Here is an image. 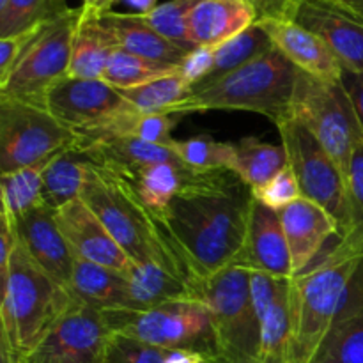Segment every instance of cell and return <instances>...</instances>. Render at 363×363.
<instances>
[{"label": "cell", "instance_id": "6da1fadb", "mask_svg": "<svg viewBox=\"0 0 363 363\" xmlns=\"http://www.w3.org/2000/svg\"><path fill=\"white\" fill-rule=\"evenodd\" d=\"M252 190L234 172H195L160 223L195 280L230 266L243 247Z\"/></svg>", "mask_w": 363, "mask_h": 363}, {"label": "cell", "instance_id": "7a4b0ae2", "mask_svg": "<svg viewBox=\"0 0 363 363\" xmlns=\"http://www.w3.org/2000/svg\"><path fill=\"white\" fill-rule=\"evenodd\" d=\"M80 199L131 261L138 264L156 262L184 279L195 280L158 216L145 206L130 179L91 162L85 170Z\"/></svg>", "mask_w": 363, "mask_h": 363}, {"label": "cell", "instance_id": "3957f363", "mask_svg": "<svg viewBox=\"0 0 363 363\" xmlns=\"http://www.w3.org/2000/svg\"><path fill=\"white\" fill-rule=\"evenodd\" d=\"M0 357L25 363L69 311L74 298L32 261L20 241L9 269L0 277Z\"/></svg>", "mask_w": 363, "mask_h": 363}, {"label": "cell", "instance_id": "277c9868", "mask_svg": "<svg viewBox=\"0 0 363 363\" xmlns=\"http://www.w3.org/2000/svg\"><path fill=\"white\" fill-rule=\"evenodd\" d=\"M300 69L273 46L225 77L195 87L190 98L170 110L186 116L209 110H241L268 117L275 126L293 117V98Z\"/></svg>", "mask_w": 363, "mask_h": 363}, {"label": "cell", "instance_id": "5b68a950", "mask_svg": "<svg viewBox=\"0 0 363 363\" xmlns=\"http://www.w3.org/2000/svg\"><path fill=\"white\" fill-rule=\"evenodd\" d=\"M363 255L328 252L321 261L291 279V321L296 363H314L347 300Z\"/></svg>", "mask_w": 363, "mask_h": 363}, {"label": "cell", "instance_id": "8992f818", "mask_svg": "<svg viewBox=\"0 0 363 363\" xmlns=\"http://www.w3.org/2000/svg\"><path fill=\"white\" fill-rule=\"evenodd\" d=\"M199 298L211 312L218 358L225 363H255L261 321L250 296V272L234 266L199 280Z\"/></svg>", "mask_w": 363, "mask_h": 363}, {"label": "cell", "instance_id": "52a82bcc", "mask_svg": "<svg viewBox=\"0 0 363 363\" xmlns=\"http://www.w3.org/2000/svg\"><path fill=\"white\" fill-rule=\"evenodd\" d=\"M293 117L315 135L347 181L353 152L363 142V128L342 80H319L300 71Z\"/></svg>", "mask_w": 363, "mask_h": 363}, {"label": "cell", "instance_id": "ba28073f", "mask_svg": "<svg viewBox=\"0 0 363 363\" xmlns=\"http://www.w3.org/2000/svg\"><path fill=\"white\" fill-rule=\"evenodd\" d=\"M113 333L162 350H191L218 358L211 312L202 300H179L149 311H105Z\"/></svg>", "mask_w": 363, "mask_h": 363}, {"label": "cell", "instance_id": "9c48e42d", "mask_svg": "<svg viewBox=\"0 0 363 363\" xmlns=\"http://www.w3.org/2000/svg\"><path fill=\"white\" fill-rule=\"evenodd\" d=\"M280 140L287 155V165L296 176L301 195L325 208L339 225L342 240L351 230V208L347 181L332 156L308 128L294 117L279 124Z\"/></svg>", "mask_w": 363, "mask_h": 363}, {"label": "cell", "instance_id": "30bf717a", "mask_svg": "<svg viewBox=\"0 0 363 363\" xmlns=\"http://www.w3.org/2000/svg\"><path fill=\"white\" fill-rule=\"evenodd\" d=\"M80 18L82 9H69L46 25L7 77L0 80V98L45 108L50 89L69 73L71 48Z\"/></svg>", "mask_w": 363, "mask_h": 363}, {"label": "cell", "instance_id": "8fae6325", "mask_svg": "<svg viewBox=\"0 0 363 363\" xmlns=\"http://www.w3.org/2000/svg\"><path fill=\"white\" fill-rule=\"evenodd\" d=\"M78 135L46 108L0 98V172L11 174L52 160Z\"/></svg>", "mask_w": 363, "mask_h": 363}, {"label": "cell", "instance_id": "7c38bea8", "mask_svg": "<svg viewBox=\"0 0 363 363\" xmlns=\"http://www.w3.org/2000/svg\"><path fill=\"white\" fill-rule=\"evenodd\" d=\"M112 335L105 311L74 298L25 363H105Z\"/></svg>", "mask_w": 363, "mask_h": 363}, {"label": "cell", "instance_id": "4fadbf2b", "mask_svg": "<svg viewBox=\"0 0 363 363\" xmlns=\"http://www.w3.org/2000/svg\"><path fill=\"white\" fill-rule=\"evenodd\" d=\"M45 108L71 131L85 135L106 126L131 105L106 82L66 77L50 89Z\"/></svg>", "mask_w": 363, "mask_h": 363}, {"label": "cell", "instance_id": "5bb4252c", "mask_svg": "<svg viewBox=\"0 0 363 363\" xmlns=\"http://www.w3.org/2000/svg\"><path fill=\"white\" fill-rule=\"evenodd\" d=\"M230 266L279 279H293L289 245L279 211L252 197L247 236Z\"/></svg>", "mask_w": 363, "mask_h": 363}, {"label": "cell", "instance_id": "9a60e30c", "mask_svg": "<svg viewBox=\"0 0 363 363\" xmlns=\"http://www.w3.org/2000/svg\"><path fill=\"white\" fill-rule=\"evenodd\" d=\"M55 220L74 257L121 273H126L133 264L101 220L82 199L57 209Z\"/></svg>", "mask_w": 363, "mask_h": 363}, {"label": "cell", "instance_id": "2e32d148", "mask_svg": "<svg viewBox=\"0 0 363 363\" xmlns=\"http://www.w3.org/2000/svg\"><path fill=\"white\" fill-rule=\"evenodd\" d=\"M14 225L18 241L32 261L69 289L77 257L57 225L55 209L43 202L25 215L14 218Z\"/></svg>", "mask_w": 363, "mask_h": 363}, {"label": "cell", "instance_id": "e0dca14e", "mask_svg": "<svg viewBox=\"0 0 363 363\" xmlns=\"http://www.w3.org/2000/svg\"><path fill=\"white\" fill-rule=\"evenodd\" d=\"M279 213L289 245L293 275L298 277L314 264L330 238H339V225L325 208L305 197Z\"/></svg>", "mask_w": 363, "mask_h": 363}, {"label": "cell", "instance_id": "ac0fdd59", "mask_svg": "<svg viewBox=\"0 0 363 363\" xmlns=\"http://www.w3.org/2000/svg\"><path fill=\"white\" fill-rule=\"evenodd\" d=\"M303 25L326 41L344 71L363 73V23L325 0H303L296 16Z\"/></svg>", "mask_w": 363, "mask_h": 363}, {"label": "cell", "instance_id": "d6986e66", "mask_svg": "<svg viewBox=\"0 0 363 363\" xmlns=\"http://www.w3.org/2000/svg\"><path fill=\"white\" fill-rule=\"evenodd\" d=\"M259 25L269 35L273 46L301 73L319 80H342V64L318 34L296 21H268Z\"/></svg>", "mask_w": 363, "mask_h": 363}, {"label": "cell", "instance_id": "ffe728a7", "mask_svg": "<svg viewBox=\"0 0 363 363\" xmlns=\"http://www.w3.org/2000/svg\"><path fill=\"white\" fill-rule=\"evenodd\" d=\"M254 23L255 13L245 0H199L188 16V41L218 48Z\"/></svg>", "mask_w": 363, "mask_h": 363}, {"label": "cell", "instance_id": "44dd1931", "mask_svg": "<svg viewBox=\"0 0 363 363\" xmlns=\"http://www.w3.org/2000/svg\"><path fill=\"white\" fill-rule=\"evenodd\" d=\"M130 311L140 312L179 300H201L199 280L184 279L156 262H133L126 273Z\"/></svg>", "mask_w": 363, "mask_h": 363}, {"label": "cell", "instance_id": "7402d4cb", "mask_svg": "<svg viewBox=\"0 0 363 363\" xmlns=\"http://www.w3.org/2000/svg\"><path fill=\"white\" fill-rule=\"evenodd\" d=\"M96 18L112 35L117 48H123L126 52L135 53V55L181 66L184 57L191 52V50L183 48V46L176 45V43L169 41L162 34H158L151 25L142 20L138 13L108 11V13H103Z\"/></svg>", "mask_w": 363, "mask_h": 363}, {"label": "cell", "instance_id": "603a6c76", "mask_svg": "<svg viewBox=\"0 0 363 363\" xmlns=\"http://www.w3.org/2000/svg\"><path fill=\"white\" fill-rule=\"evenodd\" d=\"M314 363H363V262Z\"/></svg>", "mask_w": 363, "mask_h": 363}, {"label": "cell", "instance_id": "cb8c5ba5", "mask_svg": "<svg viewBox=\"0 0 363 363\" xmlns=\"http://www.w3.org/2000/svg\"><path fill=\"white\" fill-rule=\"evenodd\" d=\"M69 293L101 311H130L126 275L84 259H74Z\"/></svg>", "mask_w": 363, "mask_h": 363}, {"label": "cell", "instance_id": "d4e9b609", "mask_svg": "<svg viewBox=\"0 0 363 363\" xmlns=\"http://www.w3.org/2000/svg\"><path fill=\"white\" fill-rule=\"evenodd\" d=\"M91 162L92 160L78 142L60 151L43 174V202L57 211L80 199L85 170Z\"/></svg>", "mask_w": 363, "mask_h": 363}, {"label": "cell", "instance_id": "484cf974", "mask_svg": "<svg viewBox=\"0 0 363 363\" xmlns=\"http://www.w3.org/2000/svg\"><path fill=\"white\" fill-rule=\"evenodd\" d=\"M112 35L96 16L82 14L71 48V62L67 77L101 80L110 55L116 50Z\"/></svg>", "mask_w": 363, "mask_h": 363}, {"label": "cell", "instance_id": "4316f807", "mask_svg": "<svg viewBox=\"0 0 363 363\" xmlns=\"http://www.w3.org/2000/svg\"><path fill=\"white\" fill-rule=\"evenodd\" d=\"M291 280L275 303L261 318V339L255 363H296L293 321H291Z\"/></svg>", "mask_w": 363, "mask_h": 363}, {"label": "cell", "instance_id": "83f0119b", "mask_svg": "<svg viewBox=\"0 0 363 363\" xmlns=\"http://www.w3.org/2000/svg\"><path fill=\"white\" fill-rule=\"evenodd\" d=\"M195 174L184 163H156L137 170L133 176L126 177L131 181L137 194L156 216L163 215L170 201Z\"/></svg>", "mask_w": 363, "mask_h": 363}, {"label": "cell", "instance_id": "f1b7e54d", "mask_svg": "<svg viewBox=\"0 0 363 363\" xmlns=\"http://www.w3.org/2000/svg\"><path fill=\"white\" fill-rule=\"evenodd\" d=\"M287 167L284 145L266 144L255 137H245L236 144L234 174L250 188L259 190Z\"/></svg>", "mask_w": 363, "mask_h": 363}, {"label": "cell", "instance_id": "f546056e", "mask_svg": "<svg viewBox=\"0 0 363 363\" xmlns=\"http://www.w3.org/2000/svg\"><path fill=\"white\" fill-rule=\"evenodd\" d=\"M191 87L181 73L167 74L147 84L131 89H121V96L142 113H170L174 106L190 98Z\"/></svg>", "mask_w": 363, "mask_h": 363}, {"label": "cell", "instance_id": "4dcf8cb0", "mask_svg": "<svg viewBox=\"0 0 363 363\" xmlns=\"http://www.w3.org/2000/svg\"><path fill=\"white\" fill-rule=\"evenodd\" d=\"M272 48L273 43L272 39H269V35L266 34L264 28L259 23H254L252 27H248L247 30L241 32L240 35L229 39V41L223 43L222 46L216 48L215 64H213L211 73H209V77L206 78V80H202L201 84L195 85V87L213 84V82H216L218 78L225 77L230 71L238 69V67L245 66V64H248L250 60L257 59L259 55H262V53H266Z\"/></svg>", "mask_w": 363, "mask_h": 363}, {"label": "cell", "instance_id": "1f68e13d", "mask_svg": "<svg viewBox=\"0 0 363 363\" xmlns=\"http://www.w3.org/2000/svg\"><path fill=\"white\" fill-rule=\"evenodd\" d=\"M177 71H179L177 64L160 62V60L147 59V57L135 55L123 48H116L110 55L101 80L121 91V89H131L147 84L156 78L177 73Z\"/></svg>", "mask_w": 363, "mask_h": 363}, {"label": "cell", "instance_id": "d6a6232c", "mask_svg": "<svg viewBox=\"0 0 363 363\" xmlns=\"http://www.w3.org/2000/svg\"><path fill=\"white\" fill-rule=\"evenodd\" d=\"M170 147L194 172H234L236 144L215 140L209 135H199L186 140H172Z\"/></svg>", "mask_w": 363, "mask_h": 363}, {"label": "cell", "instance_id": "836d02e7", "mask_svg": "<svg viewBox=\"0 0 363 363\" xmlns=\"http://www.w3.org/2000/svg\"><path fill=\"white\" fill-rule=\"evenodd\" d=\"M52 160L0 176L2 208L13 218H18V216L34 209L35 206L43 204V174H45V169Z\"/></svg>", "mask_w": 363, "mask_h": 363}, {"label": "cell", "instance_id": "e575fe53", "mask_svg": "<svg viewBox=\"0 0 363 363\" xmlns=\"http://www.w3.org/2000/svg\"><path fill=\"white\" fill-rule=\"evenodd\" d=\"M69 9L66 0H9L0 11V39L59 20Z\"/></svg>", "mask_w": 363, "mask_h": 363}, {"label": "cell", "instance_id": "d590c367", "mask_svg": "<svg viewBox=\"0 0 363 363\" xmlns=\"http://www.w3.org/2000/svg\"><path fill=\"white\" fill-rule=\"evenodd\" d=\"M347 194L351 208V230L337 240L330 252L337 255H363V142L354 149L347 172Z\"/></svg>", "mask_w": 363, "mask_h": 363}, {"label": "cell", "instance_id": "8d00e7d4", "mask_svg": "<svg viewBox=\"0 0 363 363\" xmlns=\"http://www.w3.org/2000/svg\"><path fill=\"white\" fill-rule=\"evenodd\" d=\"M197 2L199 0H169V2L156 6L151 13L140 14V16L163 38L183 46V48L194 50L195 46L188 41L186 23L188 16H190L191 9L197 6Z\"/></svg>", "mask_w": 363, "mask_h": 363}, {"label": "cell", "instance_id": "74e56055", "mask_svg": "<svg viewBox=\"0 0 363 363\" xmlns=\"http://www.w3.org/2000/svg\"><path fill=\"white\" fill-rule=\"evenodd\" d=\"M167 350L113 333L105 363H165Z\"/></svg>", "mask_w": 363, "mask_h": 363}, {"label": "cell", "instance_id": "f35d334b", "mask_svg": "<svg viewBox=\"0 0 363 363\" xmlns=\"http://www.w3.org/2000/svg\"><path fill=\"white\" fill-rule=\"evenodd\" d=\"M252 197L255 201L262 202L268 208L275 209V211H282L284 208L291 206L293 202H296L298 199H301L300 184H298L296 176L291 170V167L287 165L286 169L280 170L275 177H273L269 183H266L264 186H261L259 190L252 191Z\"/></svg>", "mask_w": 363, "mask_h": 363}, {"label": "cell", "instance_id": "ab89813d", "mask_svg": "<svg viewBox=\"0 0 363 363\" xmlns=\"http://www.w3.org/2000/svg\"><path fill=\"white\" fill-rule=\"evenodd\" d=\"M52 23V21H50ZM50 23H41L35 25V27L28 28V30L20 32L16 35H11V38H2L0 39V80L4 77H7L11 69H13L14 64L18 62L21 55L25 53V50L30 46V43L45 30L46 25Z\"/></svg>", "mask_w": 363, "mask_h": 363}, {"label": "cell", "instance_id": "60d3db41", "mask_svg": "<svg viewBox=\"0 0 363 363\" xmlns=\"http://www.w3.org/2000/svg\"><path fill=\"white\" fill-rule=\"evenodd\" d=\"M255 13V23L294 21L303 0H245Z\"/></svg>", "mask_w": 363, "mask_h": 363}, {"label": "cell", "instance_id": "b9f144b4", "mask_svg": "<svg viewBox=\"0 0 363 363\" xmlns=\"http://www.w3.org/2000/svg\"><path fill=\"white\" fill-rule=\"evenodd\" d=\"M216 48L211 46H195L179 66V73L191 87L201 84L202 80L209 77L215 64Z\"/></svg>", "mask_w": 363, "mask_h": 363}, {"label": "cell", "instance_id": "7bdbcfd3", "mask_svg": "<svg viewBox=\"0 0 363 363\" xmlns=\"http://www.w3.org/2000/svg\"><path fill=\"white\" fill-rule=\"evenodd\" d=\"M16 247L18 234L14 218L2 208V211H0V277L6 275L7 269H9V262Z\"/></svg>", "mask_w": 363, "mask_h": 363}, {"label": "cell", "instance_id": "ee69618b", "mask_svg": "<svg viewBox=\"0 0 363 363\" xmlns=\"http://www.w3.org/2000/svg\"><path fill=\"white\" fill-rule=\"evenodd\" d=\"M342 84L344 87H346V91L350 92L351 99H353L354 108H357L363 128V73H350V71H344Z\"/></svg>", "mask_w": 363, "mask_h": 363}, {"label": "cell", "instance_id": "f6af8a7d", "mask_svg": "<svg viewBox=\"0 0 363 363\" xmlns=\"http://www.w3.org/2000/svg\"><path fill=\"white\" fill-rule=\"evenodd\" d=\"M213 360L199 351L170 350L165 354V363H211Z\"/></svg>", "mask_w": 363, "mask_h": 363}, {"label": "cell", "instance_id": "bcb514c9", "mask_svg": "<svg viewBox=\"0 0 363 363\" xmlns=\"http://www.w3.org/2000/svg\"><path fill=\"white\" fill-rule=\"evenodd\" d=\"M325 2L363 23V0H325Z\"/></svg>", "mask_w": 363, "mask_h": 363}, {"label": "cell", "instance_id": "7dc6e473", "mask_svg": "<svg viewBox=\"0 0 363 363\" xmlns=\"http://www.w3.org/2000/svg\"><path fill=\"white\" fill-rule=\"evenodd\" d=\"M124 2H126L128 6L133 7L138 14L151 13V11L158 6V4H156L158 0H124Z\"/></svg>", "mask_w": 363, "mask_h": 363}, {"label": "cell", "instance_id": "c3c4849f", "mask_svg": "<svg viewBox=\"0 0 363 363\" xmlns=\"http://www.w3.org/2000/svg\"><path fill=\"white\" fill-rule=\"evenodd\" d=\"M103 0H82V14L84 16H92V14L98 11V7L101 6Z\"/></svg>", "mask_w": 363, "mask_h": 363}, {"label": "cell", "instance_id": "681fc988", "mask_svg": "<svg viewBox=\"0 0 363 363\" xmlns=\"http://www.w3.org/2000/svg\"><path fill=\"white\" fill-rule=\"evenodd\" d=\"M116 2H117V0H103L101 6L98 7V11H96V13L92 14V16H99V14L108 13V11H112V6H113V4H116Z\"/></svg>", "mask_w": 363, "mask_h": 363}, {"label": "cell", "instance_id": "f907efd6", "mask_svg": "<svg viewBox=\"0 0 363 363\" xmlns=\"http://www.w3.org/2000/svg\"><path fill=\"white\" fill-rule=\"evenodd\" d=\"M7 2H9V0H0V11L7 6Z\"/></svg>", "mask_w": 363, "mask_h": 363}, {"label": "cell", "instance_id": "816d5d0a", "mask_svg": "<svg viewBox=\"0 0 363 363\" xmlns=\"http://www.w3.org/2000/svg\"><path fill=\"white\" fill-rule=\"evenodd\" d=\"M211 363H225V362H223V360H222V358H216V360H213Z\"/></svg>", "mask_w": 363, "mask_h": 363}]
</instances>
